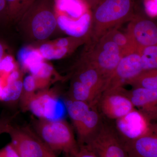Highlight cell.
<instances>
[{
  "mask_svg": "<svg viewBox=\"0 0 157 157\" xmlns=\"http://www.w3.org/2000/svg\"><path fill=\"white\" fill-rule=\"evenodd\" d=\"M18 23L29 39L36 41L46 40L57 26L54 0H36Z\"/></svg>",
  "mask_w": 157,
  "mask_h": 157,
  "instance_id": "cell-1",
  "label": "cell"
},
{
  "mask_svg": "<svg viewBox=\"0 0 157 157\" xmlns=\"http://www.w3.org/2000/svg\"><path fill=\"white\" fill-rule=\"evenodd\" d=\"M134 0H101L94 6V35L99 41L135 16Z\"/></svg>",
  "mask_w": 157,
  "mask_h": 157,
  "instance_id": "cell-2",
  "label": "cell"
},
{
  "mask_svg": "<svg viewBox=\"0 0 157 157\" xmlns=\"http://www.w3.org/2000/svg\"><path fill=\"white\" fill-rule=\"evenodd\" d=\"M35 133L51 150L57 155L74 154L79 149L73 129L63 119L56 120L39 119L35 123Z\"/></svg>",
  "mask_w": 157,
  "mask_h": 157,
  "instance_id": "cell-3",
  "label": "cell"
},
{
  "mask_svg": "<svg viewBox=\"0 0 157 157\" xmlns=\"http://www.w3.org/2000/svg\"><path fill=\"white\" fill-rule=\"evenodd\" d=\"M21 105L41 119L56 120L62 118L63 108L58 95L53 90L44 89L39 92L22 94Z\"/></svg>",
  "mask_w": 157,
  "mask_h": 157,
  "instance_id": "cell-4",
  "label": "cell"
},
{
  "mask_svg": "<svg viewBox=\"0 0 157 157\" xmlns=\"http://www.w3.org/2000/svg\"><path fill=\"white\" fill-rule=\"evenodd\" d=\"M83 145L97 157H128L123 141L115 127L103 121L95 133Z\"/></svg>",
  "mask_w": 157,
  "mask_h": 157,
  "instance_id": "cell-5",
  "label": "cell"
},
{
  "mask_svg": "<svg viewBox=\"0 0 157 157\" xmlns=\"http://www.w3.org/2000/svg\"><path fill=\"white\" fill-rule=\"evenodd\" d=\"M99 41L98 46L86 61L100 71L107 80V84L123 54L119 47L107 36H104Z\"/></svg>",
  "mask_w": 157,
  "mask_h": 157,
  "instance_id": "cell-6",
  "label": "cell"
},
{
  "mask_svg": "<svg viewBox=\"0 0 157 157\" xmlns=\"http://www.w3.org/2000/svg\"><path fill=\"white\" fill-rule=\"evenodd\" d=\"M143 113L135 108L116 120L117 131L123 142L135 140L150 133L157 128Z\"/></svg>",
  "mask_w": 157,
  "mask_h": 157,
  "instance_id": "cell-7",
  "label": "cell"
},
{
  "mask_svg": "<svg viewBox=\"0 0 157 157\" xmlns=\"http://www.w3.org/2000/svg\"><path fill=\"white\" fill-rule=\"evenodd\" d=\"M102 114L110 120L120 118L135 109L122 87L106 90L102 93L98 104Z\"/></svg>",
  "mask_w": 157,
  "mask_h": 157,
  "instance_id": "cell-8",
  "label": "cell"
},
{
  "mask_svg": "<svg viewBox=\"0 0 157 157\" xmlns=\"http://www.w3.org/2000/svg\"><path fill=\"white\" fill-rule=\"evenodd\" d=\"M7 133L11 138V144L20 157H44L41 140L29 128H20L10 124Z\"/></svg>",
  "mask_w": 157,
  "mask_h": 157,
  "instance_id": "cell-9",
  "label": "cell"
},
{
  "mask_svg": "<svg viewBox=\"0 0 157 157\" xmlns=\"http://www.w3.org/2000/svg\"><path fill=\"white\" fill-rule=\"evenodd\" d=\"M144 71L138 51L125 54L109 78L104 91L122 87L127 82Z\"/></svg>",
  "mask_w": 157,
  "mask_h": 157,
  "instance_id": "cell-10",
  "label": "cell"
},
{
  "mask_svg": "<svg viewBox=\"0 0 157 157\" xmlns=\"http://www.w3.org/2000/svg\"><path fill=\"white\" fill-rule=\"evenodd\" d=\"M127 34L138 50L146 46L157 45V26L151 20L135 15L130 20Z\"/></svg>",
  "mask_w": 157,
  "mask_h": 157,
  "instance_id": "cell-11",
  "label": "cell"
},
{
  "mask_svg": "<svg viewBox=\"0 0 157 157\" xmlns=\"http://www.w3.org/2000/svg\"><path fill=\"white\" fill-rule=\"evenodd\" d=\"M125 93L135 108L152 121L157 118V90L133 88Z\"/></svg>",
  "mask_w": 157,
  "mask_h": 157,
  "instance_id": "cell-12",
  "label": "cell"
},
{
  "mask_svg": "<svg viewBox=\"0 0 157 157\" xmlns=\"http://www.w3.org/2000/svg\"><path fill=\"white\" fill-rule=\"evenodd\" d=\"M124 143L128 157H157V128L147 135Z\"/></svg>",
  "mask_w": 157,
  "mask_h": 157,
  "instance_id": "cell-13",
  "label": "cell"
},
{
  "mask_svg": "<svg viewBox=\"0 0 157 157\" xmlns=\"http://www.w3.org/2000/svg\"><path fill=\"white\" fill-rule=\"evenodd\" d=\"M75 78L90 89L99 98L107 82L100 71L86 60L78 68Z\"/></svg>",
  "mask_w": 157,
  "mask_h": 157,
  "instance_id": "cell-14",
  "label": "cell"
},
{
  "mask_svg": "<svg viewBox=\"0 0 157 157\" xmlns=\"http://www.w3.org/2000/svg\"><path fill=\"white\" fill-rule=\"evenodd\" d=\"M56 15L59 27L73 38H82L87 33L91 25V15L87 11L76 19L63 14H56Z\"/></svg>",
  "mask_w": 157,
  "mask_h": 157,
  "instance_id": "cell-15",
  "label": "cell"
},
{
  "mask_svg": "<svg viewBox=\"0 0 157 157\" xmlns=\"http://www.w3.org/2000/svg\"><path fill=\"white\" fill-rule=\"evenodd\" d=\"M102 121L96 106L92 107L86 115L74 125L77 133L78 145H83L86 143L95 133Z\"/></svg>",
  "mask_w": 157,
  "mask_h": 157,
  "instance_id": "cell-16",
  "label": "cell"
},
{
  "mask_svg": "<svg viewBox=\"0 0 157 157\" xmlns=\"http://www.w3.org/2000/svg\"><path fill=\"white\" fill-rule=\"evenodd\" d=\"M54 5L56 14H65L73 19H78L86 12V4L81 0H54Z\"/></svg>",
  "mask_w": 157,
  "mask_h": 157,
  "instance_id": "cell-17",
  "label": "cell"
},
{
  "mask_svg": "<svg viewBox=\"0 0 157 157\" xmlns=\"http://www.w3.org/2000/svg\"><path fill=\"white\" fill-rule=\"evenodd\" d=\"M71 100L86 102L92 107L97 105L99 98L90 89L76 78L71 83Z\"/></svg>",
  "mask_w": 157,
  "mask_h": 157,
  "instance_id": "cell-18",
  "label": "cell"
},
{
  "mask_svg": "<svg viewBox=\"0 0 157 157\" xmlns=\"http://www.w3.org/2000/svg\"><path fill=\"white\" fill-rule=\"evenodd\" d=\"M17 57L22 67L29 71L44 61V58L38 49L30 47L21 48L18 52Z\"/></svg>",
  "mask_w": 157,
  "mask_h": 157,
  "instance_id": "cell-19",
  "label": "cell"
},
{
  "mask_svg": "<svg viewBox=\"0 0 157 157\" xmlns=\"http://www.w3.org/2000/svg\"><path fill=\"white\" fill-rule=\"evenodd\" d=\"M133 88H141L150 90H157V70L144 71L126 83Z\"/></svg>",
  "mask_w": 157,
  "mask_h": 157,
  "instance_id": "cell-20",
  "label": "cell"
},
{
  "mask_svg": "<svg viewBox=\"0 0 157 157\" xmlns=\"http://www.w3.org/2000/svg\"><path fill=\"white\" fill-rule=\"evenodd\" d=\"M8 6L9 20L18 23L25 13L36 0H6Z\"/></svg>",
  "mask_w": 157,
  "mask_h": 157,
  "instance_id": "cell-21",
  "label": "cell"
},
{
  "mask_svg": "<svg viewBox=\"0 0 157 157\" xmlns=\"http://www.w3.org/2000/svg\"><path fill=\"white\" fill-rule=\"evenodd\" d=\"M105 36H107L119 47L123 55L134 51H138L128 35L127 33H121L117 31V29L110 31Z\"/></svg>",
  "mask_w": 157,
  "mask_h": 157,
  "instance_id": "cell-22",
  "label": "cell"
},
{
  "mask_svg": "<svg viewBox=\"0 0 157 157\" xmlns=\"http://www.w3.org/2000/svg\"><path fill=\"white\" fill-rule=\"evenodd\" d=\"M22 91V78L13 82L6 83L2 88L0 101L6 102H14L21 98Z\"/></svg>",
  "mask_w": 157,
  "mask_h": 157,
  "instance_id": "cell-23",
  "label": "cell"
},
{
  "mask_svg": "<svg viewBox=\"0 0 157 157\" xmlns=\"http://www.w3.org/2000/svg\"><path fill=\"white\" fill-rule=\"evenodd\" d=\"M138 52L144 71L157 69V45L143 47L139 49Z\"/></svg>",
  "mask_w": 157,
  "mask_h": 157,
  "instance_id": "cell-24",
  "label": "cell"
},
{
  "mask_svg": "<svg viewBox=\"0 0 157 157\" xmlns=\"http://www.w3.org/2000/svg\"><path fill=\"white\" fill-rule=\"evenodd\" d=\"M70 48H59L52 42H46L40 45L38 50L44 59L56 60L60 59L70 52Z\"/></svg>",
  "mask_w": 157,
  "mask_h": 157,
  "instance_id": "cell-25",
  "label": "cell"
},
{
  "mask_svg": "<svg viewBox=\"0 0 157 157\" xmlns=\"http://www.w3.org/2000/svg\"><path fill=\"white\" fill-rule=\"evenodd\" d=\"M37 89L38 86L35 77L31 74L26 76L23 80L22 94H33L35 93Z\"/></svg>",
  "mask_w": 157,
  "mask_h": 157,
  "instance_id": "cell-26",
  "label": "cell"
},
{
  "mask_svg": "<svg viewBox=\"0 0 157 157\" xmlns=\"http://www.w3.org/2000/svg\"><path fill=\"white\" fill-rule=\"evenodd\" d=\"M16 70V66L13 59L10 56L3 58L0 63V70L5 71L9 74Z\"/></svg>",
  "mask_w": 157,
  "mask_h": 157,
  "instance_id": "cell-27",
  "label": "cell"
},
{
  "mask_svg": "<svg viewBox=\"0 0 157 157\" xmlns=\"http://www.w3.org/2000/svg\"><path fill=\"white\" fill-rule=\"evenodd\" d=\"M65 157H97L86 145H79L78 151L74 154L65 155Z\"/></svg>",
  "mask_w": 157,
  "mask_h": 157,
  "instance_id": "cell-28",
  "label": "cell"
},
{
  "mask_svg": "<svg viewBox=\"0 0 157 157\" xmlns=\"http://www.w3.org/2000/svg\"><path fill=\"white\" fill-rule=\"evenodd\" d=\"M145 11L149 16L155 17L157 16V0H144Z\"/></svg>",
  "mask_w": 157,
  "mask_h": 157,
  "instance_id": "cell-29",
  "label": "cell"
},
{
  "mask_svg": "<svg viewBox=\"0 0 157 157\" xmlns=\"http://www.w3.org/2000/svg\"><path fill=\"white\" fill-rule=\"evenodd\" d=\"M0 157H20L11 143L0 149Z\"/></svg>",
  "mask_w": 157,
  "mask_h": 157,
  "instance_id": "cell-30",
  "label": "cell"
},
{
  "mask_svg": "<svg viewBox=\"0 0 157 157\" xmlns=\"http://www.w3.org/2000/svg\"><path fill=\"white\" fill-rule=\"evenodd\" d=\"M10 21L6 0H0V22Z\"/></svg>",
  "mask_w": 157,
  "mask_h": 157,
  "instance_id": "cell-31",
  "label": "cell"
},
{
  "mask_svg": "<svg viewBox=\"0 0 157 157\" xmlns=\"http://www.w3.org/2000/svg\"><path fill=\"white\" fill-rule=\"evenodd\" d=\"M54 45H56V47L59 48H71L70 45H71V39L68 38H61L56 40L55 42H53Z\"/></svg>",
  "mask_w": 157,
  "mask_h": 157,
  "instance_id": "cell-32",
  "label": "cell"
},
{
  "mask_svg": "<svg viewBox=\"0 0 157 157\" xmlns=\"http://www.w3.org/2000/svg\"><path fill=\"white\" fill-rule=\"evenodd\" d=\"M10 124V121L8 118H0V135L3 133H7L8 127Z\"/></svg>",
  "mask_w": 157,
  "mask_h": 157,
  "instance_id": "cell-33",
  "label": "cell"
},
{
  "mask_svg": "<svg viewBox=\"0 0 157 157\" xmlns=\"http://www.w3.org/2000/svg\"><path fill=\"white\" fill-rule=\"evenodd\" d=\"M41 141L44 153V157H57V155L54 152L48 148L41 140Z\"/></svg>",
  "mask_w": 157,
  "mask_h": 157,
  "instance_id": "cell-34",
  "label": "cell"
},
{
  "mask_svg": "<svg viewBox=\"0 0 157 157\" xmlns=\"http://www.w3.org/2000/svg\"><path fill=\"white\" fill-rule=\"evenodd\" d=\"M5 53V47L2 42L0 41V63L4 58Z\"/></svg>",
  "mask_w": 157,
  "mask_h": 157,
  "instance_id": "cell-35",
  "label": "cell"
}]
</instances>
